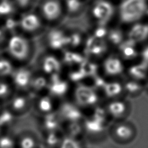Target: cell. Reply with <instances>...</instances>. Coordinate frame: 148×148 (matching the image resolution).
I'll return each mask as SVG.
<instances>
[{
  "label": "cell",
  "mask_w": 148,
  "mask_h": 148,
  "mask_svg": "<svg viewBox=\"0 0 148 148\" xmlns=\"http://www.w3.org/2000/svg\"><path fill=\"white\" fill-rule=\"evenodd\" d=\"M60 148H80L78 142L73 138H67L62 140Z\"/></svg>",
  "instance_id": "obj_35"
},
{
  "label": "cell",
  "mask_w": 148,
  "mask_h": 148,
  "mask_svg": "<svg viewBox=\"0 0 148 148\" xmlns=\"http://www.w3.org/2000/svg\"><path fill=\"white\" fill-rule=\"evenodd\" d=\"M104 69L110 76H117L123 73L124 66L120 59L110 56L104 62Z\"/></svg>",
  "instance_id": "obj_12"
},
{
  "label": "cell",
  "mask_w": 148,
  "mask_h": 148,
  "mask_svg": "<svg viewBox=\"0 0 148 148\" xmlns=\"http://www.w3.org/2000/svg\"><path fill=\"white\" fill-rule=\"evenodd\" d=\"M28 105L27 98L22 95H17L12 99L11 102V108L16 112H21L25 110Z\"/></svg>",
  "instance_id": "obj_24"
},
{
  "label": "cell",
  "mask_w": 148,
  "mask_h": 148,
  "mask_svg": "<svg viewBox=\"0 0 148 148\" xmlns=\"http://www.w3.org/2000/svg\"><path fill=\"white\" fill-rule=\"evenodd\" d=\"M145 16H146L148 18V7L147 9V11H146V13H145Z\"/></svg>",
  "instance_id": "obj_43"
},
{
  "label": "cell",
  "mask_w": 148,
  "mask_h": 148,
  "mask_svg": "<svg viewBox=\"0 0 148 148\" xmlns=\"http://www.w3.org/2000/svg\"><path fill=\"white\" fill-rule=\"evenodd\" d=\"M57 131L47 132V136L45 137V142L48 147L53 148L58 145H60L62 143L63 140Z\"/></svg>",
  "instance_id": "obj_27"
},
{
  "label": "cell",
  "mask_w": 148,
  "mask_h": 148,
  "mask_svg": "<svg viewBox=\"0 0 148 148\" xmlns=\"http://www.w3.org/2000/svg\"><path fill=\"white\" fill-rule=\"evenodd\" d=\"M108 113L114 117H121L125 113L127 106L122 101H113L110 103L107 107Z\"/></svg>",
  "instance_id": "obj_21"
},
{
  "label": "cell",
  "mask_w": 148,
  "mask_h": 148,
  "mask_svg": "<svg viewBox=\"0 0 148 148\" xmlns=\"http://www.w3.org/2000/svg\"><path fill=\"white\" fill-rule=\"evenodd\" d=\"M86 54L93 57H99L105 53L107 45L103 39H98L90 35L86 37L84 44Z\"/></svg>",
  "instance_id": "obj_8"
},
{
  "label": "cell",
  "mask_w": 148,
  "mask_h": 148,
  "mask_svg": "<svg viewBox=\"0 0 148 148\" xmlns=\"http://www.w3.org/2000/svg\"><path fill=\"white\" fill-rule=\"evenodd\" d=\"M19 13L0 19V27L9 35L19 32Z\"/></svg>",
  "instance_id": "obj_14"
},
{
  "label": "cell",
  "mask_w": 148,
  "mask_h": 148,
  "mask_svg": "<svg viewBox=\"0 0 148 148\" xmlns=\"http://www.w3.org/2000/svg\"><path fill=\"white\" fill-rule=\"evenodd\" d=\"M19 12L35 8L37 0H12Z\"/></svg>",
  "instance_id": "obj_29"
},
{
  "label": "cell",
  "mask_w": 148,
  "mask_h": 148,
  "mask_svg": "<svg viewBox=\"0 0 148 148\" xmlns=\"http://www.w3.org/2000/svg\"><path fill=\"white\" fill-rule=\"evenodd\" d=\"M19 145L20 148H36L37 142L34 137L25 135L20 138Z\"/></svg>",
  "instance_id": "obj_34"
},
{
  "label": "cell",
  "mask_w": 148,
  "mask_h": 148,
  "mask_svg": "<svg viewBox=\"0 0 148 148\" xmlns=\"http://www.w3.org/2000/svg\"><path fill=\"white\" fill-rule=\"evenodd\" d=\"M89 12L92 19L98 24L106 25L113 17L115 8L108 0H94Z\"/></svg>",
  "instance_id": "obj_6"
},
{
  "label": "cell",
  "mask_w": 148,
  "mask_h": 148,
  "mask_svg": "<svg viewBox=\"0 0 148 148\" xmlns=\"http://www.w3.org/2000/svg\"><path fill=\"white\" fill-rule=\"evenodd\" d=\"M85 39L86 36L80 30L68 29L67 49L76 50L84 45Z\"/></svg>",
  "instance_id": "obj_13"
},
{
  "label": "cell",
  "mask_w": 148,
  "mask_h": 148,
  "mask_svg": "<svg viewBox=\"0 0 148 148\" xmlns=\"http://www.w3.org/2000/svg\"><path fill=\"white\" fill-rule=\"evenodd\" d=\"M62 114L63 118L69 122H78L82 117V113L77 107L68 103L63 105Z\"/></svg>",
  "instance_id": "obj_17"
},
{
  "label": "cell",
  "mask_w": 148,
  "mask_h": 148,
  "mask_svg": "<svg viewBox=\"0 0 148 148\" xmlns=\"http://www.w3.org/2000/svg\"><path fill=\"white\" fill-rule=\"evenodd\" d=\"M35 9L48 27L60 25L66 18L63 0H37Z\"/></svg>",
  "instance_id": "obj_2"
},
{
  "label": "cell",
  "mask_w": 148,
  "mask_h": 148,
  "mask_svg": "<svg viewBox=\"0 0 148 148\" xmlns=\"http://www.w3.org/2000/svg\"><path fill=\"white\" fill-rule=\"evenodd\" d=\"M8 37L5 32L3 31V29L0 27V47H4L5 43L6 42V40Z\"/></svg>",
  "instance_id": "obj_42"
},
{
  "label": "cell",
  "mask_w": 148,
  "mask_h": 148,
  "mask_svg": "<svg viewBox=\"0 0 148 148\" xmlns=\"http://www.w3.org/2000/svg\"><path fill=\"white\" fill-rule=\"evenodd\" d=\"M123 87L118 82H110L104 86V91L108 97H116L121 92Z\"/></svg>",
  "instance_id": "obj_30"
},
{
  "label": "cell",
  "mask_w": 148,
  "mask_h": 148,
  "mask_svg": "<svg viewBox=\"0 0 148 148\" xmlns=\"http://www.w3.org/2000/svg\"><path fill=\"white\" fill-rule=\"evenodd\" d=\"M12 119V114L10 111L5 110L0 113V127L9 123Z\"/></svg>",
  "instance_id": "obj_36"
},
{
  "label": "cell",
  "mask_w": 148,
  "mask_h": 148,
  "mask_svg": "<svg viewBox=\"0 0 148 148\" xmlns=\"http://www.w3.org/2000/svg\"><path fill=\"white\" fill-rule=\"evenodd\" d=\"M60 117L57 115L51 113L46 114L43 119V127L47 132L57 131L60 127Z\"/></svg>",
  "instance_id": "obj_22"
},
{
  "label": "cell",
  "mask_w": 148,
  "mask_h": 148,
  "mask_svg": "<svg viewBox=\"0 0 148 148\" xmlns=\"http://www.w3.org/2000/svg\"><path fill=\"white\" fill-rule=\"evenodd\" d=\"M19 13L12 0H0V19Z\"/></svg>",
  "instance_id": "obj_20"
},
{
  "label": "cell",
  "mask_w": 148,
  "mask_h": 148,
  "mask_svg": "<svg viewBox=\"0 0 148 148\" xmlns=\"http://www.w3.org/2000/svg\"><path fill=\"white\" fill-rule=\"evenodd\" d=\"M85 75H86L85 73L83 72V71L81 69H80L78 71H73V72H71L69 75V77L72 81L77 82L82 80Z\"/></svg>",
  "instance_id": "obj_40"
},
{
  "label": "cell",
  "mask_w": 148,
  "mask_h": 148,
  "mask_svg": "<svg viewBox=\"0 0 148 148\" xmlns=\"http://www.w3.org/2000/svg\"><path fill=\"white\" fill-rule=\"evenodd\" d=\"M47 86V81L45 78L42 76H37V77L32 79L30 86L33 90L35 91H40L45 89Z\"/></svg>",
  "instance_id": "obj_32"
},
{
  "label": "cell",
  "mask_w": 148,
  "mask_h": 148,
  "mask_svg": "<svg viewBox=\"0 0 148 148\" xmlns=\"http://www.w3.org/2000/svg\"><path fill=\"white\" fill-rule=\"evenodd\" d=\"M68 131L71 136H78L81 133V127L79 125L78 122H70Z\"/></svg>",
  "instance_id": "obj_38"
},
{
  "label": "cell",
  "mask_w": 148,
  "mask_h": 148,
  "mask_svg": "<svg viewBox=\"0 0 148 148\" xmlns=\"http://www.w3.org/2000/svg\"><path fill=\"white\" fill-rule=\"evenodd\" d=\"M125 88L130 93H135L139 91L140 85L136 82H129L126 84Z\"/></svg>",
  "instance_id": "obj_41"
},
{
  "label": "cell",
  "mask_w": 148,
  "mask_h": 148,
  "mask_svg": "<svg viewBox=\"0 0 148 148\" xmlns=\"http://www.w3.org/2000/svg\"><path fill=\"white\" fill-rule=\"evenodd\" d=\"M14 142L9 136H0V148H14Z\"/></svg>",
  "instance_id": "obj_37"
},
{
  "label": "cell",
  "mask_w": 148,
  "mask_h": 148,
  "mask_svg": "<svg viewBox=\"0 0 148 148\" xmlns=\"http://www.w3.org/2000/svg\"><path fill=\"white\" fill-rule=\"evenodd\" d=\"M86 0H63L66 18L78 17L86 7Z\"/></svg>",
  "instance_id": "obj_11"
},
{
  "label": "cell",
  "mask_w": 148,
  "mask_h": 148,
  "mask_svg": "<svg viewBox=\"0 0 148 148\" xmlns=\"http://www.w3.org/2000/svg\"><path fill=\"white\" fill-rule=\"evenodd\" d=\"M10 91L11 90L8 84L0 80V99L7 97L9 95Z\"/></svg>",
  "instance_id": "obj_39"
},
{
  "label": "cell",
  "mask_w": 148,
  "mask_h": 148,
  "mask_svg": "<svg viewBox=\"0 0 148 148\" xmlns=\"http://www.w3.org/2000/svg\"><path fill=\"white\" fill-rule=\"evenodd\" d=\"M0 128H1V127H0Z\"/></svg>",
  "instance_id": "obj_44"
},
{
  "label": "cell",
  "mask_w": 148,
  "mask_h": 148,
  "mask_svg": "<svg viewBox=\"0 0 148 148\" xmlns=\"http://www.w3.org/2000/svg\"><path fill=\"white\" fill-rule=\"evenodd\" d=\"M108 33V29H107L105 25L98 24L97 26L94 27L91 35L96 39H103L106 38Z\"/></svg>",
  "instance_id": "obj_33"
},
{
  "label": "cell",
  "mask_w": 148,
  "mask_h": 148,
  "mask_svg": "<svg viewBox=\"0 0 148 148\" xmlns=\"http://www.w3.org/2000/svg\"><path fill=\"white\" fill-rule=\"evenodd\" d=\"M63 60L68 65H80L84 62L83 55L78 53L75 50L67 49L63 52Z\"/></svg>",
  "instance_id": "obj_19"
},
{
  "label": "cell",
  "mask_w": 148,
  "mask_h": 148,
  "mask_svg": "<svg viewBox=\"0 0 148 148\" xmlns=\"http://www.w3.org/2000/svg\"><path fill=\"white\" fill-rule=\"evenodd\" d=\"M77 103L82 106H92L97 101V96L92 89L85 86L77 87L75 92Z\"/></svg>",
  "instance_id": "obj_9"
},
{
  "label": "cell",
  "mask_w": 148,
  "mask_h": 148,
  "mask_svg": "<svg viewBox=\"0 0 148 148\" xmlns=\"http://www.w3.org/2000/svg\"><path fill=\"white\" fill-rule=\"evenodd\" d=\"M106 39L110 44L115 46H119L124 41V35L121 30L113 29L108 30Z\"/></svg>",
  "instance_id": "obj_25"
},
{
  "label": "cell",
  "mask_w": 148,
  "mask_h": 148,
  "mask_svg": "<svg viewBox=\"0 0 148 148\" xmlns=\"http://www.w3.org/2000/svg\"><path fill=\"white\" fill-rule=\"evenodd\" d=\"M37 106L39 110L42 113L48 114L52 112L53 103L50 97L45 96L40 98L37 103Z\"/></svg>",
  "instance_id": "obj_26"
},
{
  "label": "cell",
  "mask_w": 148,
  "mask_h": 148,
  "mask_svg": "<svg viewBox=\"0 0 148 148\" xmlns=\"http://www.w3.org/2000/svg\"><path fill=\"white\" fill-rule=\"evenodd\" d=\"M54 53L52 52L46 53L40 58V67L42 71L51 76L58 75L62 68V62Z\"/></svg>",
  "instance_id": "obj_7"
},
{
  "label": "cell",
  "mask_w": 148,
  "mask_h": 148,
  "mask_svg": "<svg viewBox=\"0 0 148 148\" xmlns=\"http://www.w3.org/2000/svg\"><path fill=\"white\" fill-rule=\"evenodd\" d=\"M136 43L127 39L119 46V52L122 57L126 60H132L137 56V50L136 48Z\"/></svg>",
  "instance_id": "obj_18"
},
{
  "label": "cell",
  "mask_w": 148,
  "mask_h": 148,
  "mask_svg": "<svg viewBox=\"0 0 148 148\" xmlns=\"http://www.w3.org/2000/svg\"><path fill=\"white\" fill-rule=\"evenodd\" d=\"M13 67L8 59L0 58V76H5L12 73Z\"/></svg>",
  "instance_id": "obj_31"
},
{
  "label": "cell",
  "mask_w": 148,
  "mask_h": 148,
  "mask_svg": "<svg viewBox=\"0 0 148 148\" xmlns=\"http://www.w3.org/2000/svg\"><path fill=\"white\" fill-rule=\"evenodd\" d=\"M115 136L121 140H127L131 138L133 136V130L126 124H119L115 127Z\"/></svg>",
  "instance_id": "obj_23"
},
{
  "label": "cell",
  "mask_w": 148,
  "mask_h": 148,
  "mask_svg": "<svg viewBox=\"0 0 148 148\" xmlns=\"http://www.w3.org/2000/svg\"><path fill=\"white\" fill-rule=\"evenodd\" d=\"M13 80L16 87L24 89L31 84L32 74L27 69H19L14 73Z\"/></svg>",
  "instance_id": "obj_15"
},
{
  "label": "cell",
  "mask_w": 148,
  "mask_h": 148,
  "mask_svg": "<svg viewBox=\"0 0 148 148\" xmlns=\"http://www.w3.org/2000/svg\"><path fill=\"white\" fill-rule=\"evenodd\" d=\"M68 29L60 25L48 27L41 36L50 52H63L67 49Z\"/></svg>",
  "instance_id": "obj_5"
},
{
  "label": "cell",
  "mask_w": 148,
  "mask_h": 148,
  "mask_svg": "<svg viewBox=\"0 0 148 148\" xmlns=\"http://www.w3.org/2000/svg\"><path fill=\"white\" fill-rule=\"evenodd\" d=\"M4 48L9 58L18 62H26L34 52L33 39L20 32L8 35Z\"/></svg>",
  "instance_id": "obj_1"
},
{
  "label": "cell",
  "mask_w": 148,
  "mask_h": 148,
  "mask_svg": "<svg viewBox=\"0 0 148 148\" xmlns=\"http://www.w3.org/2000/svg\"><path fill=\"white\" fill-rule=\"evenodd\" d=\"M132 24L127 34V39L135 43L144 42L148 39V23L137 22Z\"/></svg>",
  "instance_id": "obj_10"
},
{
  "label": "cell",
  "mask_w": 148,
  "mask_h": 148,
  "mask_svg": "<svg viewBox=\"0 0 148 148\" xmlns=\"http://www.w3.org/2000/svg\"><path fill=\"white\" fill-rule=\"evenodd\" d=\"M19 32L34 39L42 35L48 28L35 8L19 12Z\"/></svg>",
  "instance_id": "obj_3"
},
{
  "label": "cell",
  "mask_w": 148,
  "mask_h": 148,
  "mask_svg": "<svg viewBox=\"0 0 148 148\" xmlns=\"http://www.w3.org/2000/svg\"><path fill=\"white\" fill-rule=\"evenodd\" d=\"M147 0H123L119 7V16L125 24L139 22L146 13Z\"/></svg>",
  "instance_id": "obj_4"
},
{
  "label": "cell",
  "mask_w": 148,
  "mask_h": 148,
  "mask_svg": "<svg viewBox=\"0 0 148 148\" xmlns=\"http://www.w3.org/2000/svg\"><path fill=\"white\" fill-rule=\"evenodd\" d=\"M50 90L53 95L62 96L68 90V84L65 81L61 80L58 75L52 76V82L50 85Z\"/></svg>",
  "instance_id": "obj_16"
},
{
  "label": "cell",
  "mask_w": 148,
  "mask_h": 148,
  "mask_svg": "<svg viewBox=\"0 0 148 148\" xmlns=\"http://www.w3.org/2000/svg\"><path fill=\"white\" fill-rule=\"evenodd\" d=\"M86 128L89 132L92 133H97L103 129L102 119L95 116L86 122Z\"/></svg>",
  "instance_id": "obj_28"
}]
</instances>
